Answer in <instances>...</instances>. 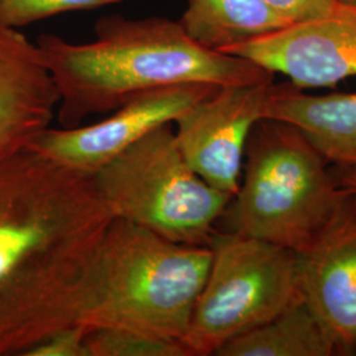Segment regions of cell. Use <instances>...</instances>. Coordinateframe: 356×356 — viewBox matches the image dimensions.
I'll return each instance as SVG.
<instances>
[{
    "label": "cell",
    "instance_id": "17",
    "mask_svg": "<svg viewBox=\"0 0 356 356\" xmlns=\"http://www.w3.org/2000/svg\"><path fill=\"white\" fill-rule=\"evenodd\" d=\"M89 329L74 323L56 331L31 347L24 356H89L86 337Z\"/></svg>",
    "mask_w": 356,
    "mask_h": 356
},
{
    "label": "cell",
    "instance_id": "3",
    "mask_svg": "<svg viewBox=\"0 0 356 356\" xmlns=\"http://www.w3.org/2000/svg\"><path fill=\"white\" fill-rule=\"evenodd\" d=\"M211 257L210 245L172 242L135 223L113 219L78 323L182 343Z\"/></svg>",
    "mask_w": 356,
    "mask_h": 356
},
{
    "label": "cell",
    "instance_id": "2",
    "mask_svg": "<svg viewBox=\"0 0 356 356\" xmlns=\"http://www.w3.org/2000/svg\"><path fill=\"white\" fill-rule=\"evenodd\" d=\"M91 42L42 35L38 48L60 94L61 128L113 113L141 92L176 85L218 88L272 82L273 76L242 57L209 49L168 17L106 16Z\"/></svg>",
    "mask_w": 356,
    "mask_h": 356
},
{
    "label": "cell",
    "instance_id": "15",
    "mask_svg": "<svg viewBox=\"0 0 356 356\" xmlns=\"http://www.w3.org/2000/svg\"><path fill=\"white\" fill-rule=\"evenodd\" d=\"M86 344L89 356H191L178 341L110 327L89 329Z\"/></svg>",
    "mask_w": 356,
    "mask_h": 356
},
{
    "label": "cell",
    "instance_id": "12",
    "mask_svg": "<svg viewBox=\"0 0 356 356\" xmlns=\"http://www.w3.org/2000/svg\"><path fill=\"white\" fill-rule=\"evenodd\" d=\"M266 119L297 128L327 161L356 168V91L309 95L275 85Z\"/></svg>",
    "mask_w": 356,
    "mask_h": 356
},
{
    "label": "cell",
    "instance_id": "7",
    "mask_svg": "<svg viewBox=\"0 0 356 356\" xmlns=\"http://www.w3.org/2000/svg\"><path fill=\"white\" fill-rule=\"evenodd\" d=\"M273 89V81L218 88L176 119L178 148L207 184L232 197L238 191L247 143Z\"/></svg>",
    "mask_w": 356,
    "mask_h": 356
},
{
    "label": "cell",
    "instance_id": "14",
    "mask_svg": "<svg viewBox=\"0 0 356 356\" xmlns=\"http://www.w3.org/2000/svg\"><path fill=\"white\" fill-rule=\"evenodd\" d=\"M339 350L304 298L223 344L216 356H331Z\"/></svg>",
    "mask_w": 356,
    "mask_h": 356
},
{
    "label": "cell",
    "instance_id": "1",
    "mask_svg": "<svg viewBox=\"0 0 356 356\" xmlns=\"http://www.w3.org/2000/svg\"><path fill=\"white\" fill-rule=\"evenodd\" d=\"M113 219L91 176L33 149L0 159V356L78 323Z\"/></svg>",
    "mask_w": 356,
    "mask_h": 356
},
{
    "label": "cell",
    "instance_id": "5",
    "mask_svg": "<svg viewBox=\"0 0 356 356\" xmlns=\"http://www.w3.org/2000/svg\"><path fill=\"white\" fill-rule=\"evenodd\" d=\"M91 179L114 219L191 245L210 244L232 198L193 170L173 124L144 136Z\"/></svg>",
    "mask_w": 356,
    "mask_h": 356
},
{
    "label": "cell",
    "instance_id": "16",
    "mask_svg": "<svg viewBox=\"0 0 356 356\" xmlns=\"http://www.w3.org/2000/svg\"><path fill=\"white\" fill-rule=\"evenodd\" d=\"M123 0H0V26L22 28L76 11H90Z\"/></svg>",
    "mask_w": 356,
    "mask_h": 356
},
{
    "label": "cell",
    "instance_id": "8",
    "mask_svg": "<svg viewBox=\"0 0 356 356\" xmlns=\"http://www.w3.org/2000/svg\"><path fill=\"white\" fill-rule=\"evenodd\" d=\"M222 53L288 76L297 89L332 88L356 76V4L335 0L326 13Z\"/></svg>",
    "mask_w": 356,
    "mask_h": 356
},
{
    "label": "cell",
    "instance_id": "11",
    "mask_svg": "<svg viewBox=\"0 0 356 356\" xmlns=\"http://www.w3.org/2000/svg\"><path fill=\"white\" fill-rule=\"evenodd\" d=\"M300 257L304 300L339 350L356 346V206L354 197Z\"/></svg>",
    "mask_w": 356,
    "mask_h": 356
},
{
    "label": "cell",
    "instance_id": "18",
    "mask_svg": "<svg viewBox=\"0 0 356 356\" xmlns=\"http://www.w3.org/2000/svg\"><path fill=\"white\" fill-rule=\"evenodd\" d=\"M289 23L301 22L326 13L335 0H267Z\"/></svg>",
    "mask_w": 356,
    "mask_h": 356
},
{
    "label": "cell",
    "instance_id": "4",
    "mask_svg": "<svg viewBox=\"0 0 356 356\" xmlns=\"http://www.w3.org/2000/svg\"><path fill=\"white\" fill-rule=\"evenodd\" d=\"M326 161L297 128L260 120L245 147L239 189L219 220L225 231L307 252L353 198Z\"/></svg>",
    "mask_w": 356,
    "mask_h": 356
},
{
    "label": "cell",
    "instance_id": "20",
    "mask_svg": "<svg viewBox=\"0 0 356 356\" xmlns=\"http://www.w3.org/2000/svg\"><path fill=\"white\" fill-rule=\"evenodd\" d=\"M342 1H348V3H355L356 4V0H342Z\"/></svg>",
    "mask_w": 356,
    "mask_h": 356
},
{
    "label": "cell",
    "instance_id": "13",
    "mask_svg": "<svg viewBox=\"0 0 356 356\" xmlns=\"http://www.w3.org/2000/svg\"><path fill=\"white\" fill-rule=\"evenodd\" d=\"M178 22L194 41L218 51L291 24L267 0H188Z\"/></svg>",
    "mask_w": 356,
    "mask_h": 356
},
{
    "label": "cell",
    "instance_id": "6",
    "mask_svg": "<svg viewBox=\"0 0 356 356\" xmlns=\"http://www.w3.org/2000/svg\"><path fill=\"white\" fill-rule=\"evenodd\" d=\"M209 245L211 266L182 341L191 356L216 355L304 298L300 257L291 250L226 231H216Z\"/></svg>",
    "mask_w": 356,
    "mask_h": 356
},
{
    "label": "cell",
    "instance_id": "10",
    "mask_svg": "<svg viewBox=\"0 0 356 356\" xmlns=\"http://www.w3.org/2000/svg\"><path fill=\"white\" fill-rule=\"evenodd\" d=\"M58 104L38 42L0 26V159L29 149L51 128Z\"/></svg>",
    "mask_w": 356,
    "mask_h": 356
},
{
    "label": "cell",
    "instance_id": "9",
    "mask_svg": "<svg viewBox=\"0 0 356 356\" xmlns=\"http://www.w3.org/2000/svg\"><path fill=\"white\" fill-rule=\"evenodd\" d=\"M216 89L213 85L188 83L145 91L131 97L97 123L48 128L29 149L92 176L154 129L173 124L179 115Z\"/></svg>",
    "mask_w": 356,
    "mask_h": 356
},
{
    "label": "cell",
    "instance_id": "19",
    "mask_svg": "<svg viewBox=\"0 0 356 356\" xmlns=\"http://www.w3.org/2000/svg\"><path fill=\"white\" fill-rule=\"evenodd\" d=\"M348 169L350 172H347L344 176L343 185L356 200V168H348Z\"/></svg>",
    "mask_w": 356,
    "mask_h": 356
}]
</instances>
